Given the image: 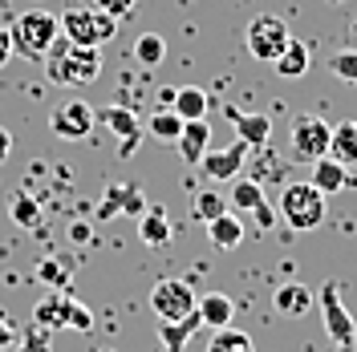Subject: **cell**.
Wrapping results in <instances>:
<instances>
[{
    "instance_id": "1",
    "label": "cell",
    "mask_w": 357,
    "mask_h": 352,
    "mask_svg": "<svg viewBox=\"0 0 357 352\" xmlns=\"http://www.w3.org/2000/svg\"><path fill=\"white\" fill-rule=\"evenodd\" d=\"M41 61H45V77H49L53 86L82 89V86H93V81H98V73H102V49H93V45H73L69 37H57Z\"/></svg>"
},
{
    "instance_id": "2",
    "label": "cell",
    "mask_w": 357,
    "mask_h": 352,
    "mask_svg": "<svg viewBox=\"0 0 357 352\" xmlns=\"http://www.w3.org/2000/svg\"><path fill=\"white\" fill-rule=\"evenodd\" d=\"M8 33H13V49L29 57V61H41L49 53V45L61 37V21L57 13H45V8H24L8 21Z\"/></svg>"
},
{
    "instance_id": "3",
    "label": "cell",
    "mask_w": 357,
    "mask_h": 352,
    "mask_svg": "<svg viewBox=\"0 0 357 352\" xmlns=\"http://www.w3.org/2000/svg\"><path fill=\"white\" fill-rule=\"evenodd\" d=\"M280 219L289 223L292 231H312L325 223V195L312 182H289L280 191Z\"/></svg>"
},
{
    "instance_id": "4",
    "label": "cell",
    "mask_w": 357,
    "mask_h": 352,
    "mask_svg": "<svg viewBox=\"0 0 357 352\" xmlns=\"http://www.w3.org/2000/svg\"><path fill=\"white\" fill-rule=\"evenodd\" d=\"M61 37H69L73 45H93V49H102L106 41H114L118 37V24L114 17H106V13H98V8H66L61 17Z\"/></svg>"
},
{
    "instance_id": "5",
    "label": "cell",
    "mask_w": 357,
    "mask_h": 352,
    "mask_svg": "<svg viewBox=\"0 0 357 352\" xmlns=\"http://www.w3.org/2000/svg\"><path fill=\"white\" fill-rule=\"evenodd\" d=\"M329 138H333V126L321 118V113H301L292 122V134H289V154L292 162H305L312 166L317 158L329 154Z\"/></svg>"
},
{
    "instance_id": "6",
    "label": "cell",
    "mask_w": 357,
    "mask_h": 352,
    "mask_svg": "<svg viewBox=\"0 0 357 352\" xmlns=\"http://www.w3.org/2000/svg\"><path fill=\"white\" fill-rule=\"evenodd\" d=\"M317 308H321V320H325L329 340H333L341 352H354L357 320H354V312L345 308V300H341V284H337V280H329V284L321 287V296H317Z\"/></svg>"
},
{
    "instance_id": "7",
    "label": "cell",
    "mask_w": 357,
    "mask_h": 352,
    "mask_svg": "<svg viewBox=\"0 0 357 352\" xmlns=\"http://www.w3.org/2000/svg\"><path fill=\"white\" fill-rule=\"evenodd\" d=\"M289 24L280 21V17H272V13H260V17H252V24H248L244 33V45L248 53L256 57V61H276L280 57V49L289 45Z\"/></svg>"
},
{
    "instance_id": "8",
    "label": "cell",
    "mask_w": 357,
    "mask_h": 352,
    "mask_svg": "<svg viewBox=\"0 0 357 352\" xmlns=\"http://www.w3.org/2000/svg\"><path fill=\"white\" fill-rule=\"evenodd\" d=\"M195 304H199V296L187 280H158L151 287V312L158 320H183L195 312Z\"/></svg>"
},
{
    "instance_id": "9",
    "label": "cell",
    "mask_w": 357,
    "mask_h": 352,
    "mask_svg": "<svg viewBox=\"0 0 357 352\" xmlns=\"http://www.w3.org/2000/svg\"><path fill=\"white\" fill-rule=\"evenodd\" d=\"M93 122H98V110L86 106L82 97L61 102V106H53V113H49V130L57 134V138H66V142L89 138V134H93Z\"/></svg>"
},
{
    "instance_id": "10",
    "label": "cell",
    "mask_w": 357,
    "mask_h": 352,
    "mask_svg": "<svg viewBox=\"0 0 357 352\" xmlns=\"http://www.w3.org/2000/svg\"><path fill=\"white\" fill-rule=\"evenodd\" d=\"M248 150H252V146H248L244 138H236L227 150H207V154L199 158V170L211 178V182H231V178L244 175V158H248Z\"/></svg>"
},
{
    "instance_id": "11",
    "label": "cell",
    "mask_w": 357,
    "mask_h": 352,
    "mask_svg": "<svg viewBox=\"0 0 357 352\" xmlns=\"http://www.w3.org/2000/svg\"><path fill=\"white\" fill-rule=\"evenodd\" d=\"M227 122L236 126V138H244L252 150H260L268 138H272V118L268 113H244L240 106H227Z\"/></svg>"
},
{
    "instance_id": "12",
    "label": "cell",
    "mask_w": 357,
    "mask_h": 352,
    "mask_svg": "<svg viewBox=\"0 0 357 352\" xmlns=\"http://www.w3.org/2000/svg\"><path fill=\"white\" fill-rule=\"evenodd\" d=\"M151 202L142 198V191L134 186V182H122V186H106V198H102V207H98V215L102 219H110V215H142Z\"/></svg>"
},
{
    "instance_id": "13",
    "label": "cell",
    "mask_w": 357,
    "mask_h": 352,
    "mask_svg": "<svg viewBox=\"0 0 357 352\" xmlns=\"http://www.w3.org/2000/svg\"><path fill=\"white\" fill-rule=\"evenodd\" d=\"M98 118L106 122V130H114L126 146H122V158L134 154V142H138V134H142V122H138V113L126 110V106H106V110H98Z\"/></svg>"
},
{
    "instance_id": "14",
    "label": "cell",
    "mask_w": 357,
    "mask_h": 352,
    "mask_svg": "<svg viewBox=\"0 0 357 352\" xmlns=\"http://www.w3.org/2000/svg\"><path fill=\"white\" fill-rule=\"evenodd\" d=\"M69 300H73V296H66V291H49V296H41L37 308H33V324L45 328V332H61L69 324Z\"/></svg>"
},
{
    "instance_id": "15",
    "label": "cell",
    "mask_w": 357,
    "mask_h": 352,
    "mask_svg": "<svg viewBox=\"0 0 357 352\" xmlns=\"http://www.w3.org/2000/svg\"><path fill=\"white\" fill-rule=\"evenodd\" d=\"M178 154H183V162L187 166H199V158L211 150V130H207V118H199V122H183V134H178Z\"/></svg>"
},
{
    "instance_id": "16",
    "label": "cell",
    "mask_w": 357,
    "mask_h": 352,
    "mask_svg": "<svg viewBox=\"0 0 357 352\" xmlns=\"http://www.w3.org/2000/svg\"><path fill=\"white\" fill-rule=\"evenodd\" d=\"M312 186L321 191V195L329 198V195H337V191H345V186H354V178H349V166H341L337 158H317L312 162Z\"/></svg>"
},
{
    "instance_id": "17",
    "label": "cell",
    "mask_w": 357,
    "mask_h": 352,
    "mask_svg": "<svg viewBox=\"0 0 357 352\" xmlns=\"http://www.w3.org/2000/svg\"><path fill=\"white\" fill-rule=\"evenodd\" d=\"M272 65H276V73H280L284 81H301V77L309 73V65H312L309 45H305V41H296V37H289V45L280 49V57H276Z\"/></svg>"
},
{
    "instance_id": "18",
    "label": "cell",
    "mask_w": 357,
    "mask_h": 352,
    "mask_svg": "<svg viewBox=\"0 0 357 352\" xmlns=\"http://www.w3.org/2000/svg\"><path fill=\"white\" fill-rule=\"evenodd\" d=\"M175 235V227L167 219V211L162 207H146L142 215H138V239L146 243V247H167Z\"/></svg>"
},
{
    "instance_id": "19",
    "label": "cell",
    "mask_w": 357,
    "mask_h": 352,
    "mask_svg": "<svg viewBox=\"0 0 357 352\" xmlns=\"http://www.w3.org/2000/svg\"><path fill=\"white\" fill-rule=\"evenodd\" d=\"M203 328L199 312H191V316H183V320H162V328H158V340H162V352H183L187 349V340Z\"/></svg>"
},
{
    "instance_id": "20",
    "label": "cell",
    "mask_w": 357,
    "mask_h": 352,
    "mask_svg": "<svg viewBox=\"0 0 357 352\" xmlns=\"http://www.w3.org/2000/svg\"><path fill=\"white\" fill-rule=\"evenodd\" d=\"M171 110H175L183 122H199V118H207V110H211V97H207V89H199V86H178L175 97H171Z\"/></svg>"
},
{
    "instance_id": "21",
    "label": "cell",
    "mask_w": 357,
    "mask_h": 352,
    "mask_svg": "<svg viewBox=\"0 0 357 352\" xmlns=\"http://www.w3.org/2000/svg\"><path fill=\"white\" fill-rule=\"evenodd\" d=\"M207 227V239H211V247H220V251H236L240 243H244V223L236 219L231 211H223L220 219L203 223Z\"/></svg>"
},
{
    "instance_id": "22",
    "label": "cell",
    "mask_w": 357,
    "mask_h": 352,
    "mask_svg": "<svg viewBox=\"0 0 357 352\" xmlns=\"http://www.w3.org/2000/svg\"><path fill=\"white\" fill-rule=\"evenodd\" d=\"M272 304H276V312H280V316H292V320H296V316H305V312H309L317 300H312V291H309L305 284H296V280H292V284H280V287H276Z\"/></svg>"
},
{
    "instance_id": "23",
    "label": "cell",
    "mask_w": 357,
    "mask_h": 352,
    "mask_svg": "<svg viewBox=\"0 0 357 352\" xmlns=\"http://www.w3.org/2000/svg\"><path fill=\"white\" fill-rule=\"evenodd\" d=\"M195 312H199L203 328H227L236 304H231V296H223V291H207L199 304H195Z\"/></svg>"
},
{
    "instance_id": "24",
    "label": "cell",
    "mask_w": 357,
    "mask_h": 352,
    "mask_svg": "<svg viewBox=\"0 0 357 352\" xmlns=\"http://www.w3.org/2000/svg\"><path fill=\"white\" fill-rule=\"evenodd\" d=\"M329 158H337L341 166H357V122H341V126H333Z\"/></svg>"
},
{
    "instance_id": "25",
    "label": "cell",
    "mask_w": 357,
    "mask_h": 352,
    "mask_svg": "<svg viewBox=\"0 0 357 352\" xmlns=\"http://www.w3.org/2000/svg\"><path fill=\"white\" fill-rule=\"evenodd\" d=\"M264 202V186H260V178H231V195H227V207H236V211H256Z\"/></svg>"
},
{
    "instance_id": "26",
    "label": "cell",
    "mask_w": 357,
    "mask_h": 352,
    "mask_svg": "<svg viewBox=\"0 0 357 352\" xmlns=\"http://www.w3.org/2000/svg\"><path fill=\"white\" fill-rule=\"evenodd\" d=\"M207 352H256L252 336L240 328H211V340H207Z\"/></svg>"
},
{
    "instance_id": "27",
    "label": "cell",
    "mask_w": 357,
    "mask_h": 352,
    "mask_svg": "<svg viewBox=\"0 0 357 352\" xmlns=\"http://www.w3.org/2000/svg\"><path fill=\"white\" fill-rule=\"evenodd\" d=\"M146 130H151V138H155V142H178V134H183V118H178V113L167 106V110H155V113H151Z\"/></svg>"
},
{
    "instance_id": "28",
    "label": "cell",
    "mask_w": 357,
    "mask_h": 352,
    "mask_svg": "<svg viewBox=\"0 0 357 352\" xmlns=\"http://www.w3.org/2000/svg\"><path fill=\"white\" fill-rule=\"evenodd\" d=\"M162 57H167V41L158 37V33H142L138 41H134V61L146 69L162 65Z\"/></svg>"
},
{
    "instance_id": "29",
    "label": "cell",
    "mask_w": 357,
    "mask_h": 352,
    "mask_svg": "<svg viewBox=\"0 0 357 352\" xmlns=\"http://www.w3.org/2000/svg\"><path fill=\"white\" fill-rule=\"evenodd\" d=\"M13 219H17V227H24V231H37V227H41V202L21 191V195L13 198Z\"/></svg>"
},
{
    "instance_id": "30",
    "label": "cell",
    "mask_w": 357,
    "mask_h": 352,
    "mask_svg": "<svg viewBox=\"0 0 357 352\" xmlns=\"http://www.w3.org/2000/svg\"><path fill=\"white\" fill-rule=\"evenodd\" d=\"M223 211H227V198H223L220 191H199V195H195V207H191V215H195L199 223L220 219Z\"/></svg>"
},
{
    "instance_id": "31",
    "label": "cell",
    "mask_w": 357,
    "mask_h": 352,
    "mask_svg": "<svg viewBox=\"0 0 357 352\" xmlns=\"http://www.w3.org/2000/svg\"><path fill=\"white\" fill-rule=\"evenodd\" d=\"M329 73L345 86H357V49H341L329 57Z\"/></svg>"
},
{
    "instance_id": "32",
    "label": "cell",
    "mask_w": 357,
    "mask_h": 352,
    "mask_svg": "<svg viewBox=\"0 0 357 352\" xmlns=\"http://www.w3.org/2000/svg\"><path fill=\"white\" fill-rule=\"evenodd\" d=\"M66 259H61V255H53V259H41V264H37V275H41L45 284H53V291H61V287L69 284V271H66Z\"/></svg>"
},
{
    "instance_id": "33",
    "label": "cell",
    "mask_w": 357,
    "mask_h": 352,
    "mask_svg": "<svg viewBox=\"0 0 357 352\" xmlns=\"http://www.w3.org/2000/svg\"><path fill=\"white\" fill-rule=\"evenodd\" d=\"M49 344H53V332L37 328V324L24 332V336H17V352H49Z\"/></svg>"
},
{
    "instance_id": "34",
    "label": "cell",
    "mask_w": 357,
    "mask_h": 352,
    "mask_svg": "<svg viewBox=\"0 0 357 352\" xmlns=\"http://www.w3.org/2000/svg\"><path fill=\"white\" fill-rule=\"evenodd\" d=\"M89 8H98V13H106L114 21H126L134 13V0H89Z\"/></svg>"
},
{
    "instance_id": "35",
    "label": "cell",
    "mask_w": 357,
    "mask_h": 352,
    "mask_svg": "<svg viewBox=\"0 0 357 352\" xmlns=\"http://www.w3.org/2000/svg\"><path fill=\"white\" fill-rule=\"evenodd\" d=\"M66 328H77V332H89L93 328V312L86 304H77V300H69V324Z\"/></svg>"
},
{
    "instance_id": "36",
    "label": "cell",
    "mask_w": 357,
    "mask_h": 352,
    "mask_svg": "<svg viewBox=\"0 0 357 352\" xmlns=\"http://www.w3.org/2000/svg\"><path fill=\"white\" fill-rule=\"evenodd\" d=\"M252 215H256V227H260V231H272V227H276V207H272L268 198L252 211Z\"/></svg>"
},
{
    "instance_id": "37",
    "label": "cell",
    "mask_w": 357,
    "mask_h": 352,
    "mask_svg": "<svg viewBox=\"0 0 357 352\" xmlns=\"http://www.w3.org/2000/svg\"><path fill=\"white\" fill-rule=\"evenodd\" d=\"M17 57V49H13V33H8V24H0V69L8 65Z\"/></svg>"
},
{
    "instance_id": "38",
    "label": "cell",
    "mask_w": 357,
    "mask_h": 352,
    "mask_svg": "<svg viewBox=\"0 0 357 352\" xmlns=\"http://www.w3.org/2000/svg\"><path fill=\"white\" fill-rule=\"evenodd\" d=\"M13 340H17V328H13V324H8V320L0 316V349H8Z\"/></svg>"
},
{
    "instance_id": "39",
    "label": "cell",
    "mask_w": 357,
    "mask_h": 352,
    "mask_svg": "<svg viewBox=\"0 0 357 352\" xmlns=\"http://www.w3.org/2000/svg\"><path fill=\"white\" fill-rule=\"evenodd\" d=\"M8 154H13V134H8L4 126H0V162H4Z\"/></svg>"
},
{
    "instance_id": "40",
    "label": "cell",
    "mask_w": 357,
    "mask_h": 352,
    "mask_svg": "<svg viewBox=\"0 0 357 352\" xmlns=\"http://www.w3.org/2000/svg\"><path fill=\"white\" fill-rule=\"evenodd\" d=\"M69 239H73V243H86L89 239V227H86V223H73V227H69Z\"/></svg>"
},
{
    "instance_id": "41",
    "label": "cell",
    "mask_w": 357,
    "mask_h": 352,
    "mask_svg": "<svg viewBox=\"0 0 357 352\" xmlns=\"http://www.w3.org/2000/svg\"><path fill=\"white\" fill-rule=\"evenodd\" d=\"M349 37H354V45H357V21H354V24H349Z\"/></svg>"
},
{
    "instance_id": "42",
    "label": "cell",
    "mask_w": 357,
    "mask_h": 352,
    "mask_svg": "<svg viewBox=\"0 0 357 352\" xmlns=\"http://www.w3.org/2000/svg\"><path fill=\"white\" fill-rule=\"evenodd\" d=\"M329 4H345V0H329Z\"/></svg>"
}]
</instances>
